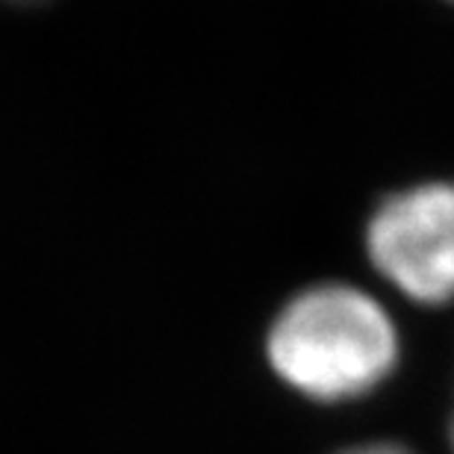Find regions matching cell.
<instances>
[{"instance_id": "obj_1", "label": "cell", "mask_w": 454, "mask_h": 454, "mask_svg": "<svg viewBox=\"0 0 454 454\" xmlns=\"http://www.w3.org/2000/svg\"><path fill=\"white\" fill-rule=\"evenodd\" d=\"M266 360L298 395L345 404L393 378L402 337L393 316L366 289L316 284L280 307L266 333Z\"/></svg>"}, {"instance_id": "obj_2", "label": "cell", "mask_w": 454, "mask_h": 454, "mask_svg": "<svg viewBox=\"0 0 454 454\" xmlns=\"http://www.w3.org/2000/svg\"><path fill=\"white\" fill-rule=\"evenodd\" d=\"M366 257L413 304L454 301V180L384 198L366 224Z\"/></svg>"}, {"instance_id": "obj_3", "label": "cell", "mask_w": 454, "mask_h": 454, "mask_svg": "<svg viewBox=\"0 0 454 454\" xmlns=\"http://www.w3.org/2000/svg\"><path fill=\"white\" fill-rule=\"evenodd\" d=\"M337 454H413L411 449H404L402 442H389V440H375V442H357Z\"/></svg>"}, {"instance_id": "obj_4", "label": "cell", "mask_w": 454, "mask_h": 454, "mask_svg": "<svg viewBox=\"0 0 454 454\" xmlns=\"http://www.w3.org/2000/svg\"><path fill=\"white\" fill-rule=\"evenodd\" d=\"M449 440H451V449H454V411H451V422H449Z\"/></svg>"}, {"instance_id": "obj_5", "label": "cell", "mask_w": 454, "mask_h": 454, "mask_svg": "<svg viewBox=\"0 0 454 454\" xmlns=\"http://www.w3.org/2000/svg\"><path fill=\"white\" fill-rule=\"evenodd\" d=\"M451 4H454V0H451Z\"/></svg>"}]
</instances>
